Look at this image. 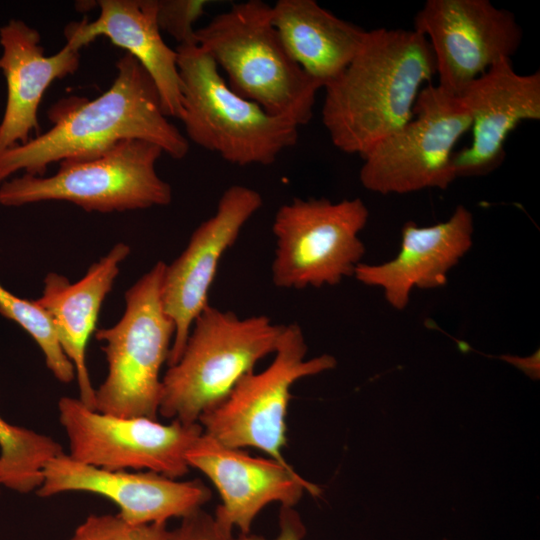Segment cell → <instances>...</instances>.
Masks as SVG:
<instances>
[{"mask_svg": "<svg viewBox=\"0 0 540 540\" xmlns=\"http://www.w3.org/2000/svg\"><path fill=\"white\" fill-rule=\"evenodd\" d=\"M189 467L198 469L218 490L221 504L214 517L241 534L250 533L260 511L270 503L294 507L305 492L318 496L320 488L301 477L289 464L252 457L222 445L202 433L186 454Z\"/></svg>", "mask_w": 540, "mask_h": 540, "instance_id": "obj_15", "label": "cell"}, {"mask_svg": "<svg viewBox=\"0 0 540 540\" xmlns=\"http://www.w3.org/2000/svg\"><path fill=\"white\" fill-rule=\"evenodd\" d=\"M111 87L99 97H71L48 112L53 126L25 144L0 150V185L17 171L44 176L48 166L64 160H85L124 139H142L174 159L184 158L189 141L164 114L158 90L129 53L116 63Z\"/></svg>", "mask_w": 540, "mask_h": 540, "instance_id": "obj_1", "label": "cell"}, {"mask_svg": "<svg viewBox=\"0 0 540 540\" xmlns=\"http://www.w3.org/2000/svg\"><path fill=\"white\" fill-rule=\"evenodd\" d=\"M40 41L39 32L22 20L0 27V69L7 84L0 150L25 144L32 131L39 132L38 108L46 89L79 67V49L66 43L56 54L45 56Z\"/></svg>", "mask_w": 540, "mask_h": 540, "instance_id": "obj_18", "label": "cell"}, {"mask_svg": "<svg viewBox=\"0 0 540 540\" xmlns=\"http://www.w3.org/2000/svg\"><path fill=\"white\" fill-rule=\"evenodd\" d=\"M459 97L470 116L472 141L454 152L453 171L456 178L484 176L503 163L508 135L521 122L540 119V72L519 74L512 60H502Z\"/></svg>", "mask_w": 540, "mask_h": 540, "instance_id": "obj_16", "label": "cell"}, {"mask_svg": "<svg viewBox=\"0 0 540 540\" xmlns=\"http://www.w3.org/2000/svg\"><path fill=\"white\" fill-rule=\"evenodd\" d=\"M165 264L158 261L130 286L120 319L95 332L107 361L106 377L95 389V409L101 413L158 418L160 372L175 333L161 300Z\"/></svg>", "mask_w": 540, "mask_h": 540, "instance_id": "obj_6", "label": "cell"}, {"mask_svg": "<svg viewBox=\"0 0 540 540\" xmlns=\"http://www.w3.org/2000/svg\"><path fill=\"white\" fill-rule=\"evenodd\" d=\"M0 487H1V484H0Z\"/></svg>", "mask_w": 540, "mask_h": 540, "instance_id": "obj_29", "label": "cell"}, {"mask_svg": "<svg viewBox=\"0 0 540 540\" xmlns=\"http://www.w3.org/2000/svg\"><path fill=\"white\" fill-rule=\"evenodd\" d=\"M167 523L133 524L117 515H90L71 540H165Z\"/></svg>", "mask_w": 540, "mask_h": 540, "instance_id": "obj_24", "label": "cell"}, {"mask_svg": "<svg viewBox=\"0 0 540 540\" xmlns=\"http://www.w3.org/2000/svg\"><path fill=\"white\" fill-rule=\"evenodd\" d=\"M278 524L279 533L273 539L248 533L240 534L238 537L233 536L230 540H303L306 529L294 507L281 506Z\"/></svg>", "mask_w": 540, "mask_h": 540, "instance_id": "obj_27", "label": "cell"}, {"mask_svg": "<svg viewBox=\"0 0 540 540\" xmlns=\"http://www.w3.org/2000/svg\"><path fill=\"white\" fill-rule=\"evenodd\" d=\"M271 18L290 57L321 88L347 68L367 34L314 0H279Z\"/></svg>", "mask_w": 540, "mask_h": 540, "instance_id": "obj_21", "label": "cell"}, {"mask_svg": "<svg viewBox=\"0 0 540 540\" xmlns=\"http://www.w3.org/2000/svg\"><path fill=\"white\" fill-rule=\"evenodd\" d=\"M369 211L360 198H294L277 210L271 265L273 284L282 289L335 286L354 276L365 254L359 233Z\"/></svg>", "mask_w": 540, "mask_h": 540, "instance_id": "obj_8", "label": "cell"}, {"mask_svg": "<svg viewBox=\"0 0 540 540\" xmlns=\"http://www.w3.org/2000/svg\"><path fill=\"white\" fill-rule=\"evenodd\" d=\"M413 29L430 45L438 85L457 96L491 66L511 60L523 38L514 14L489 0H428Z\"/></svg>", "mask_w": 540, "mask_h": 540, "instance_id": "obj_12", "label": "cell"}, {"mask_svg": "<svg viewBox=\"0 0 540 540\" xmlns=\"http://www.w3.org/2000/svg\"><path fill=\"white\" fill-rule=\"evenodd\" d=\"M474 220L469 209L458 205L445 221L418 226L408 221L401 230V247L381 264L360 263L354 277L367 286L383 290L396 310L408 305L414 288L432 289L446 284L449 271L470 250Z\"/></svg>", "mask_w": 540, "mask_h": 540, "instance_id": "obj_17", "label": "cell"}, {"mask_svg": "<svg viewBox=\"0 0 540 540\" xmlns=\"http://www.w3.org/2000/svg\"><path fill=\"white\" fill-rule=\"evenodd\" d=\"M156 20L160 31L172 36L178 45L196 43L194 24L204 14L207 0H156Z\"/></svg>", "mask_w": 540, "mask_h": 540, "instance_id": "obj_25", "label": "cell"}, {"mask_svg": "<svg viewBox=\"0 0 540 540\" xmlns=\"http://www.w3.org/2000/svg\"><path fill=\"white\" fill-rule=\"evenodd\" d=\"M195 37L234 92L298 127L311 120L321 86L286 51L272 23L271 5L261 0L233 4L196 29Z\"/></svg>", "mask_w": 540, "mask_h": 540, "instance_id": "obj_3", "label": "cell"}, {"mask_svg": "<svg viewBox=\"0 0 540 540\" xmlns=\"http://www.w3.org/2000/svg\"><path fill=\"white\" fill-rule=\"evenodd\" d=\"M58 415L72 459L106 470L152 471L174 479L188 473L186 454L203 433L199 422L163 424L115 416L69 396L59 399Z\"/></svg>", "mask_w": 540, "mask_h": 540, "instance_id": "obj_11", "label": "cell"}, {"mask_svg": "<svg viewBox=\"0 0 540 540\" xmlns=\"http://www.w3.org/2000/svg\"><path fill=\"white\" fill-rule=\"evenodd\" d=\"M63 451L53 438L0 416V484L18 493L36 491L45 465Z\"/></svg>", "mask_w": 540, "mask_h": 540, "instance_id": "obj_22", "label": "cell"}, {"mask_svg": "<svg viewBox=\"0 0 540 540\" xmlns=\"http://www.w3.org/2000/svg\"><path fill=\"white\" fill-rule=\"evenodd\" d=\"M99 16L70 23L67 44L81 49L99 36L132 55L152 78L167 117L181 119L182 95L178 55L163 40L156 20V0H100Z\"/></svg>", "mask_w": 540, "mask_h": 540, "instance_id": "obj_19", "label": "cell"}, {"mask_svg": "<svg viewBox=\"0 0 540 540\" xmlns=\"http://www.w3.org/2000/svg\"><path fill=\"white\" fill-rule=\"evenodd\" d=\"M0 314L21 326L37 343L47 368L65 384L75 379L73 364L64 353L54 324L47 312L36 302L20 298L0 284Z\"/></svg>", "mask_w": 540, "mask_h": 540, "instance_id": "obj_23", "label": "cell"}, {"mask_svg": "<svg viewBox=\"0 0 540 540\" xmlns=\"http://www.w3.org/2000/svg\"><path fill=\"white\" fill-rule=\"evenodd\" d=\"M413 118L362 158L359 179L371 192L406 194L446 189L456 179L452 158L471 120L461 98L428 84L416 99Z\"/></svg>", "mask_w": 540, "mask_h": 540, "instance_id": "obj_10", "label": "cell"}, {"mask_svg": "<svg viewBox=\"0 0 540 540\" xmlns=\"http://www.w3.org/2000/svg\"><path fill=\"white\" fill-rule=\"evenodd\" d=\"M163 150L142 139H124L85 160H64L52 176L23 174L0 185V204L18 207L68 201L87 212H122L166 206L171 186L156 172Z\"/></svg>", "mask_w": 540, "mask_h": 540, "instance_id": "obj_7", "label": "cell"}, {"mask_svg": "<svg viewBox=\"0 0 540 540\" xmlns=\"http://www.w3.org/2000/svg\"><path fill=\"white\" fill-rule=\"evenodd\" d=\"M187 140L239 166L271 165L298 140V126L234 92L197 43L178 45Z\"/></svg>", "mask_w": 540, "mask_h": 540, "instance_id": "obj_5", "label": "cell"}, {"mask_svg": "<svg viewBox=\"0 0 540 540\" xmlns=\"http://www.w3.org/2000/svg\"><path fill=\"white\" fill-rule=\"evenodd\" d=\"M507 360L514 363L516 366H519L520 368L525 370L527 373L536 374V368L537 369L539 368V367H536V365L537 366L539 365L538 352L532 357H528V358L510 357Z\"/></svg>", "mask_w": 540, "mask_h": 540, "instance_id": "obj_28", "label": "cell"}, {"mask_svg": "<svg viewBox=\"0 0 540 540\" xmlns=\"http://www.w3.org/2000/svg\"><path fill=\"white\" fill-rule=\"evenodd\" d=\"M262 205L263 198L255 189L243 185L228 187L215 214L193 231L181 254L165 264L161 300L175 327L167 366L179 359L194 321L209 305V291L223 255Z\"/></svg>", "mask_w": 540, "mask_h": 540, "instance_id": "obj_13", "label": "cell"}, {"mask_svg": "<svg viewBox=\"0 0 540 540\" xmlns=\"http://www.w3.org/2000/svg\"><path fill=\"white\" fill-rule=\"evenodd\" d=\"M88 492L111 500L133 524L167 523L201 509L212 496L200 480L181 481L152 471H112L87 465L62 452L43 469L36 493L51 497Z\"/></svg>", "mask_w": 540, "mask_h": 540, "instance_id": "obj_14", "label": "cell"}, {"mask_svg": "<svg viewBox=\"0 0 540 540\" xmlns=\"http://www.w3.org/2000/svg\"><path fill=\"white\" fill-rule=\"evenodd\" d=\"M285 326L265 315L241 318L209 304L194 321L181 356L162 377L159 414L197 423L261 359L275 353Z\"/></svg>", "mask_w": 540, "mask_h": 540, "instance_id": "obj_4", "label": "cell"}, {"mask_svg": "<svg viewBox=\"0 0 540 540\" xmlns=\"http://www.w3.org/2000/svg\"><path fill=\"white\" fill-rule=\"evenodd\" d=\"M231 529L202 508L185 516L173 530H169L165 540H230Z\"/></svg>", "mask_w": 540, "mask_h": 540, "instance_id": "obj_26", "label": "cell"}, {"mask_svg": "<svg viewBox=\"0 0 540 540\" xmlns=\"http://www.w3.org/2000/svg\"><path fill=\"white\" fill-rule=\"evenodd\" d=\"M129 254L127 244H115L74 283L62 274L50 272L44 278L41 296L36 299L51 318L62 349L73 364L79 399L92 409L95 388L87 368V344L95 332L102 304Z\"/></svg>", "mask_w": 540, "mask_h": 540, "instance_id": "obj_20", "label": "cell"}, {"mask_svg": "<svg viewBox=\"0 0 540 540\" xmlns=\"http://www.w3.org/2000/svg\"><path fill=\"white\" fill-rule=\"evenodd\" d=\"M436 75L427 39L414 29L376 28L327 85L322 121L339 150L363 157L413 118L422 86Z\"/></svg>", "mask_w": 540, "mask_h": 540, "instance_id": "obj_2", "label": "cell"}, {"mask_svg": "<svg viewBox=\"0 0 540 540\" xmlns=\"http://www.w3.org/2000/svg\"><path fill=\"white\" fill-rule=\"evenodd\" d=\"M307 350L301 327L287 324L270 365L244 376L220 404L200 416L203 432L224 446L255 448L288 464L282 449L287 444L290 390L298 380L337 364L329 354L306 359Z\"/></svg>", "mask_w": 540, "mask_h": 540, "instance_id": "obj_9", "label": "cell"}]
</instances>
